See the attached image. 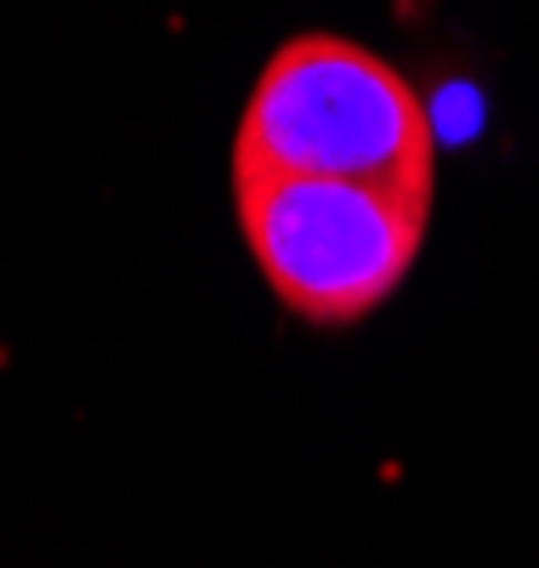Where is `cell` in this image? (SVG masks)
<instances>
[{"instance_id":"cell-1","label":"cell","mask_w":539,"mask_h":568,"mask_svg":"<svg viewBox=\"0 0 539 568\" xmlns=\"http://www.w3.org/2000/svg\"><path fill=\"white\" fill-rule=\"evenodd\" d=\"M233 176H353L437 194V125L420 85L347 34H289L233 131Z\"/></svg>"},{"instance_id":"cell-2","label":"cell","mask_w":539,"mask_h":568,"mask_svg":"<svg viewBox=\"0 0 539 568\" xmlns=\"http://www.w3.org/2000/svg\"><path fill=\"white\" fill-rule=\"evenodd\" d=\"M233 211L278 307L318 329L386 307L431 227V194L353 176H233Z\"/></svg>"}]
</instances>
